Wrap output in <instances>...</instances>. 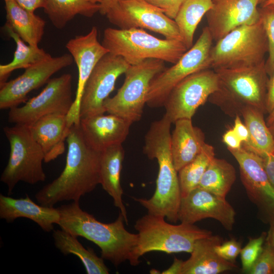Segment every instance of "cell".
I'll use <instances>...</instances> for the list:
<instances>
[{
  "label": "cell",
  "instance_id": "cell-2",
  "mask_svg": "<svg viewBox=\"0 0 274 274\" xmlns=\"http://www.w3.org/2000/svg\"><path fill=\"white\" fill-rule=\"evenodd\" d=\"M172 123L165 115L153 121L145 134L143 152L150 159H156L158 173L156 189L149 198H134L148 213L162 216L170 222L179 221L181 193L178 172L174 164L170 149Z\"/></svg>",
  "mask_w": 274,
  "mask_h": 274
},
{
  "label": "cell",
  "instance_id": "cell-47",
  "mask_svg": "<svg viewBox=\"0 0 274 274\" xmlns=\"http://www.w3.org/2000/svg\"><path fill=\"white\" fill-rule=\"evenodd\" d=\"M274 120V110L269 114L268 118L267 119L266 124L268 126L273 122Z\"/></svg>",
  "mask_w": 274,
  "mask_h": 274
},
{
  "label": "cell",
  "instance_id": "cell-21",
  "mask_svg": "<svg viewBox=\"0 0 274 274\" xmlns=\"http://www.w3.org/2000/svg\"><path fill=\"white\" fill-rule=\"evenodd\" d=\"M18 218H25L37 223L44 231L50 232L58 224L60 215L57 208L38 204L26 194L15 198L0 194V218L11 223Z\"/></svg>",
  "mask_w": 274,
  "mask_h": 274
},
{
  "label": "cell",
  "instance_id": "cell-46",
  "mask_svg": "<svg viewBox=\"0 0 274 274\" xmlns=\"http://www.w3.org/2000/svg\"><path fill=\"white\" fill-rule=\"evenodd\" d=\"M274 251V217H272L270 222V228L266 236Z\"/></svg>",
  "mask_w": 274,
  "mask_h": 274
},
{
  "label": "cell",
  "instance_id": "cell-30",
  "mask_svg": "<svg viewBox=\"0 0 274 274\" xmlns=\"http://www.w3.org/2000/svg\"><path fill=\"white\" fill-rule=\"evenodd\" d=\"M8 35L16 44V49L12 60L0 65V86L3 85L14 71L24 68L47 59L51 55L39 46H31L24 42L6 23L4 26Z\"/></svg>",
  "mask_w": 274,
  "mask_h": 274
},
{
  "label": "cell",
  "instance_id": "cell-50",
  "mask_svg": "<svg viewBox=\"0 0 274 274\" xmlns=\"http://www.w3.org/2000/svg\"><path fill=\"white\" fill-rule=\"evenodd\" d=\"M266 0H261V2H260V4L261 5L264 2H265Z\"/></svg>",
  "mask_w": 274,
  "mask_h": 274
},
{
  "label": "cell",
  "instance_id": "cell-5",
  "mask_svg": "<svg viewBox=\"0 0 274 274\" xmlns=\"http://www.w3.org/2000/svg\"><path fill=\"white\" fill-rule=\"evenodd\" d=\"M164 218L148 213L136 220L134 228L138 242L129 260L130 265H138L141 257L153 251L190 253L197 240L212 235L211 231L194 224L181 222L174 225Z\"/></svg>",
  "mask_w": 274,
  "mask_h": 274
},
{
  "label": "cell",
  "instance_id": "cell-35",
  "mask_svg": "<svg viewBox=\"0 0 274 274\" xmlns=\"http://www.w3.org/2000/svg\"><path fill=\"white\" fill-rule=\"evenodd\" d=\"M267 234L262 232L257 238H250L249 242L242 248L240 255L244 272L248 273L259 255L265 241Z\"/></svg>",
  "mask_w": 274,
  "mask_h": 274
},
{
  "label": "cell",
  "instance_id": "cell-25",
  "mask_svg": "<svg viewBox=\"0 0 274 274\" xmlns=\"http://www.w3.org/2000/svg\"><path fill=\"white\" fill-rule=\"evenodd\" d=\"M125 151L122 145L109 147L100 152V184L112 198L114 206L119 209L128 224L127 212L122 201L123 190L121 184V173Z\"/></svg>",
  "mask_w": 274,
  "mask_h": 274
},
{
  "label": "cell",
  "instance_id": "cell-48",
  "mask_svg": "<svg viewBox=\"0 0 274 274\" xmlns=\"http://www.w3.org/2000/svg\"><path fill=\"white\" fill-rule=\"evenodd\" d=\"M274 5V0H266L262 5L261 6Z\"/></svg>",
  "mask_w": 274,
  "mask_h": 274
},
{
  "label": "cell",
  "instance_id": "cell-12",
  "mask_svg": "<svg viewBox=\"0 0 274 274\" xmlns=\"http://www.w3.org/2000/svg\"><path fill=\"white\" fill-rule=\"evenodd\" d=\"M106 16L120 29H146L165 39L181 41L175 20L146 0H120L109 9Z\"/></svg>",
  "mask_w": 274,
  "mask_h": 274
},
{
  "label": "cell",
  "instance_id": "cell-19",
  "mask_svg": "<svg viewBox=\"0 0 274 274\" xmlns=\"http://www.w3.org/2000/svg\"><path fill=\"white\" fill-rule=\"evenodd\" d=\"M239 165L241 180L250 200L259 207L274 208V188L265 171L263 158L243 146L228 149Z\"/></svg>",
  "mask_w": 274,
  "mask_h": 274
},
{
  "label": "cell",
  "instance_id": "cell-11",
  "mask_svg": "<svg viewBox=\"0 0 274 274\" xmlns=\"http://www.w3.org/2000/svg\"><path fill=\"white\" fill-rule=\"evenodd\" d=\"M73 77L66 73L50 79L43 90L20 107L10 109L8 120L15 124L30 126L45 116L61 113L67 115L74 100Z\"/></svg>",
  "mask_w": 274,
  "mask_h": 274
},
{
  "label": "cell",
  "instance_id": "cell-27",
  "mask_svg": "<svg viewBox=\"0 0 274 274\" xmlns=\"http://www.w3.org/2000/svg\"><path fill=\"white\" fill-rule=\"evenodd\" d=\"M263 114L257 108L247 107L243 109L241 115L249 134L248 141L243 143V147L262 158L274 154V140Z\"/></svg>",
  "mask_w": 274,
  "mask_h": 274
},
{
  "label": "cell",
  "instance_id": "cell-40",
  "mask_svg": "<svg viewBox=\"0 0 274 274\" xmlns=\"http://www.w3.org/2000/svg\"><path fill=\"white\" fill-rule=\"evenodd\" d=\"M240 117L235 116L232 129L243 143H245L248 141L249 134L247 126L243 123Z\"/></svg>",
  "mask_w": 274,
  "mask_h": 274
},
{
  "label": "cell",
  "instance_id": "cell-14",
  "mask_svg": "<svg viewBox=\"0 0 274 274\" xmlns=\"http://www.w3.org/2000/svg\"><path fill=\"white\" fill-rule=\"evenodd\" d=\"M130 66L120 56L110 53L97 62L87 80L82 94L80 118L105 114V100L114 90L117 79Z\"/></svg>",
  "mask_w": 274,
  "mask_h": 274
},
{
  "label": "cell",
  "instance_id": "cell-28",
  "mask_svg": "<svg viewBox=\"0 0 274 274\" xmlns=\"http://www.w3.org/2000/svg\"><path fill=\"white\" fill-rule=\"evenodd\" d=\"M101 0H46L44 8L52 25L61 29L77 15L92 17L99 12Z\"/></svg>",
  "mask_w": 274,
  "mask_h": 274
},
{
  "label": "cell",
  "instance_id": "cell-20",
  "mask_svg": "<svg viewBox=\"0 0 274 274\" xmlns=\"http://www.w3.org/2000/svg\"><path fill=\"white\" fill-rule=\"evenodd\" d=\"M132 123L114 114H100L81 118L79 127L87 145L101 152L111 146L122 145Z\"/></svg>",
  "mask_w": 274,
  "mask_h": 274
},
{
  "label": "cell",
  "instance_id": "cell-37",
  "mask_svg": "<svg viewBox=\"0 0 274 274\" xmlns=\"http://www.w3.org/2000/svg\"><path fill=\"white\" fill-rule=\"evenodd\" d=\"M241 243L235 239H231L215 247L217 254L223 259L234 263L242 250Z\"/></svg>",
  "mask_w": 274,
  "mask_h": 274
},
{
  "label": "cell",
  "instance_id": "cell-3",
  "mask_svg": "<svg viewBox=\"0 0 274 274\" xmlns=\"http://www.w3.org/2000/svg\"><path fill=\"white\" fill-rule=\"evenodd\" d=\"M57 209L60 215L58 225L61 229L93 242L100 249L101 257L115 266L129 261L138 244V234L126 229L121 213L115 221L106 223L83 211L78 201L61 205Z\"/></svg>",
  "mask_w": 274,
  "mask_h": 274
},
{
  "label": "cell",
  "instance_id": "cell-32",
  "mask_svg": "<svg viewBox=\"0 0 274 274\" xmlns=\"http://www.w3.org/2000/svg\"><path fill=\"white\" fill-rule=\"evenodd\" d=\"M212 0H186L174 19L181 41L189 49L193 45L196 28L204 15L212 8Z\"/></svg>",
  "mask_w": 274,
  "mask_h": 274
},
{
  "label": "cell",
  "instance_id": "cell-33",
  "mask_svg": "<svg viewBox=\"0 0 274 274\" xmlns=\"http://www.w3.org/2000/svg\"><path fill=\"white\" fill-rule=\"evenodd\" d=\"M215 156L214 147L206 143L200 154L178 172L182 197L198 187L202 176Z\"/></svg>",
  "mask_w": 274,
  "mask_h": 274
},
{
  "label": "cell",
  "instance_id": "cell-52",
  "mask_svg": "<svg viewBox=\"0 0 274 274\" xmlns=\"http://www.w3.org/2000/svg\"><path fill=\"white\" fill-rule=\"evenodd\" d=\"M273 274H274V271H273Z\"/></svg>",
  "mask_w": 274,
  "mask_h": 274
},
{
  "label": "cell",
  "instance_id": "cell-1",
  "mask_svg": "<svg viewBox=\"0 0 274 274\" xmlns=\"http://www.w3.org/2000/svg\"><path fill=\"white\" fill-rule=\"evenodd\" d=\"M66 141L67 153L63 171L35 195L42 206L54 207L63 201H79L100 184V152L87 145L79 124L70 127Z\"/></svg>",
  "mask_w": 274,
  "mask_h": 274
},
{
  "label": "cell",
  "instance_id": "cell-43",
  "mask_svg": "<svg viewBox=\"0 0 274 274\" xmlns=\"http://www.w3.org/2000/svg\"><path fill=\"white\" fill-rule=\"evenodd\" d=\"M262 158L268 180L274 188V154L266 155Z\"/></svg>",
  "mask_w": 274,
  "mask_h": 274
},
{
  "label": "cell",
  "instance_id": "cell-31",
  "mask_svg": "<svg viewBox=\"0 0 274 274\" xmlns=\"http://www.w3.org/2000/svg\"><path fill=\"white\" fill-rule=\"evenodd\" d=\"M235 180L233 166L225 159L215 157L202 176L198 187L226 198Z\"/></svg>",
  "mask_w": 274,
  "mask_h": 274
},
{
  "label": "cell",
  "instance_id": "cell-15",
  "mask_svg": "<svg viewBox=\"0 0 274 274\" xmlns=\"http://www.w3.org/2000/svg\"><path fill=\"white\" fill-rule=\"evenodd\" d=\"M73 62L72 55L65 53L51 56L25 68L22 74L0 86L1 109H10L25 102L29 93L47 83L53 75Z\"/></svg>",
  "mask_w": 274,
  "mask_h": 274
},
{
  "label": "cell",
  "instance_id": "cell-23",
  "mask_svg": "<svg viewBox=\"0 0 274 274\" xmlns=\"http://www.w3.org/2000/svg\"><path fill=\"white\" fill-rule=\"evenodd\" d=\"M223 242L222 237L213 234L197 240L190 257L183 261L181 274H218L236 268L216 252L215 247Z\"/></svg>",
  "mask_w": 274,
  "mask_h": 274
},
{
  "label": "cell",
  "instance_id": "cell-26",
  "mask_svg": "<svg viewBox=\"0 0 274 274\" xmlns=\"http://www.w3.org/2000/svg\"><path fill=\"white\" fill-rule=\"evenodd\" d=\"M6 23L26 43L39 46L44 34L45 21L14 0H5Z\"/></svg>",
  "mask_w": 274,
  "mask_h": 274
},
{
  "label": "cell",
  "instance_id": "cell-6",
  "mask_svg": "<svg viewBox=\"0 0 274 274\" xmlns=\"http://www.w3.org/2000/svg\"><path fill=\"white\" fill-rule=\"evenodd\" d=\"M109 52L120 56L130 65L148 59L176 63L188 50L182 41L161 39L141 28L105 29L101 42Z\"/></svg>",
  "mask_w": 274,
  "mask_h": 274
},
{
  "label": "cell",
  "instance_id": "cell-7",
  "mask_svg": "<svg viewBox=\"0 0 274 274\" xmlns=\"http://www.w3.org/2000/svg\"><path fill=\"white\" fill-rule=\"evenodd\" d=\"M268 52L267 38L260 19L252 24L238 27L212 46L211 68H240L265 62Z\"/></svg>",
  "mask_w": 274,
  "mask_h": 274
},
{
  "label": "cell",
  "instance_id": "cell-39",
  "mask_svg": "<svg viewBox=\"0 0 274 274\" xmlns=\"http://www.w3.org/2000/svg\"><path fill=\"white\" fill-rule=\"evenodd\" d=\"M222 141L227 145L228 149H238L242 147V141L232 128L228 129L224 133Z\"/></svg>",
  "mask_w": 274,
  "mask_h": 274
},
{
  "label": "cell",
  "instance_id": "cell-24",
  "mask_svg": "<svg viewBox=\"0 0 274 274\" xmlns=\"http://www.w3.org/2000/svg\"><path fill=\"white\" fill-rule=\"evenodd\" d=\"M174 124L170 149L174 164L178 172L200 154L206 143L203 131L193 125L192 119H179Z\"/></svg>",
  "mask_w": 274,
  "mask_h": 274
},
{
  "label": "cell",
  "instance_id": "cell-42",
  "mask_svg": "<svg viewBox=\"0 0 274 274\" xmlns=\"http://www.w3.org/2000/svg\"><path fill=\"white\" fill-rule=\"evenodd\" d=\"M23 8L32 12L39 8H44L46 0H14Z\"/></svg>",
  "mask_w": 274,
  "mask_h": 274
},
{
  "label": "cell",
  "instance_id": "cell-18",
  "mask_svg": "<svg viewBox=\"0 0 274 274\" xmlns=\"http://www.w3.org/2000/svg\"><path fill=\"white\" fill-rule=\"evenodd\" d=\"M206 14L208 27L216 42L235 28L260 20L261 0H212Z\"/></svg>",
  "mask_w": 274,
  "mask_h": 274
},
{
  "label": "cell",
  "instance_id": "cell-10",
  "mask_svg": "<svg viewBox=\"0 0 274 274\" xmlns=\"http://www.w3.org/2000/svg\"><path fill=\"white\" fill-rule=\"evenodd\" d=\"M213 41L208 26H205L196 42L179 60L152 79L146 105L151 108L163 107L170 92L179 83L195 73L211 68Z\"/></svg>",
  "mask_w": 274,
  "mask_h": 274
},
{
  "label": "cell",
  "instance_id": "cell-22",
  "mask_svg": "<svg viewBox=\"0 0 274 274\" xmlns=\"http://www.w3.org/2000/svg\"><path fill=\"white\" fill-rule=\"evenodd\" d=\"M28 126L34 139L45 154V162L54 160L64 152V142L70 128L67 124V115L50 114Z\"/></svg>",
  "mask_w": 274,
  "mask_h": 274
},
{
  "label": "cell",
  "instance_id": "cell-53",
  "mask_svg": "<svg viewBox=\"0 0 274 274\" xmlns=\"http://www.w3.org/2000/svg\"><path fill=\"white\" fill-rule=\"evenodd\" d=\"M5 1V0H4Z\"/></svg>",
  "mask_w": 274,
  "mask_h": 274
},
{
  "label": "cell",
  "instance_id": "cell-51",
  "mask_svg": "<svg viewBox=\"0 0 274 274\" xmlns=\"http://www.w3.org/2000/svg\"><path fill=\"white\" fill-rule=\"evenodd\" d=\"M272 213H273V215H274V208H273V209L272 210Z\"/></svg>",
  "mask_w": 274,
  "mask_h": 274
},
{
  "label": "cell",
  "instance_id": "cell-17",
  "mask_svg": "<svg viewBox=\"0 0 274 274\" xmlns=\"http://www.w3.org/2000/svg\"><path fill=\"white\" fill-rule=\"evenodd\" d=\"M236 213L225 198L198 187L182 197L179 211L181 222L194 224L206 218L219 221L227 230H231Z\"/></svg>",
  "mask_w": 274,
  "mask_h": 274
},
{
  "label": "cell",
  "instance_id": "cell-44",
  "mask_svg": "<svg viewBox=\"0 0 274 274\" xmlns=\"http://www.w3.org/2000/svg\"><path fill=\"white\" fill-rule=\"evenodd\" d=\"M183 260L175 258L172 265L166 270L163 271V274H181Z\"/></svg>",
  "mask_w": 274,
  "mask_h": 274
},
{
  "label": "cell",
  "instance_id": "cell-36",
  "mask_svg": "<svg viewBox=\"0 0 274 274\" xmlns=\"http://www.w3.org/2000/svg\"><path fill=\"white\" fill-rule=\"evenodd\" d=\"M273 271L274 251L266 237L262 250L248 273L273 274Z\"/></svg>",
  "mask_w": 274,
  "mask_h": 274
},
{
  "label": "cell",
  "instance_id": "cell-38",
  "mask_svg": "<svg viewBox=\"0 0 274 274\" xmlns=\"http://www.w3.org/2000/svg\"><path fill=\"white\" fill-rule=\"evenodd\" d=\"M161 10L169 18L175 19L186 0H146Z\"/></svg>",
  "mask_w": 274,
  "mask_h": 274
},
{
  "label": "cell",
  "instance_id": "cell-49",
  "mask_svg": "<svg viewBox=\"0 0 274 274\" xmlns=\"http://www.w3.org/2000/svg\"><path fill=\"white\" fill-rule=\"evenodd\" d=\"M272 134L273 140H274V120L273 122L268 126Z\"/></svg>",
  "mask_w": 274,
  "mask_h": 274
},
{
  "label": "cell",
  "instance_id": "cell-45",
  "mask_svg": "<svg viewBox=\"0 0 274 274\" xmlns=\"http://www.w3.org/2000/svg\"><path fill=\"white\" fill-rule=\"evenodd\" d=\"M120 0H101V8L99 13L106 15L109 9Z\"/></svg>",
  "mask_w": 274,
  "mask_h": 274
},
{
  "label": "cell",
  "instance_id": "cell-4",
  "mask_svg": "<svg viewBox=\"0 0 274 274\" xmlns=\"http://www.w3.org/2000/svg\"><path fill=\"white\" fill-rule=\"evenodd\" d=\"M217 73L218 89L209 98L231 117L241 116L247 107L266 111L267 83L269 77L265 61L252 67L214 70Z\"/></svg>",
  "mask_w": 274,
  "mask_h": 274
},
{
  "label": "cell",
  "instance_id": "cell-41",
  "mask_svg": "<svg viewBox=\"0 0 274 274\" xmlns=\"http://www.w3.org/2000/svg\"><path fill=\"white\" fill-rule=\"evenodd\" d=\"M266 109L268 114L274 110V73L269 77L267 83Z\"/></svg>",
  "mask_w": 274,
  "mask_h": 274
},
{
  "label": "cell",
  "instance_id": "cell-9",
  "mask_svg": "<svg viewBox=\"0 0 274 274\" xmlns=\"http://www.w3.org/2000/svg\"><path fill=\"white\" fill-rule=\"evenodd\" d=\"M165 61L148 59L135 65H130L124 73L122 86L112 97L104 102L106 112L121 117L132 124L139 121L152 79L165 68Z\"/></svg>",
  "mask_w": 274,
  "mask_h": 274
},
{
  "label": "cell",
  "instance_id": "cell-29",
  "mask_svg": "<svg viewBox=\"0 0 274 274\" xmlns=\"http://www.w3.org/2000/svg\"><path fill=\"white\" fill-rule=\"evenodd\" d=\"M52 236L56 248L63 255L77 256L84 266L88 274H108L110 270L104 259L99 257L93 249H86L75 236L63 229L53 230Z\"/></svg>",
  "mask_w": 274,
  "mask_h": 274
},
{
  "label": "cell",
  "instance_id": "cell-8",
  "mask_svg": "<svg viewBox=\"0 0 274 274\" xmlns=\"http://www.w3.org/2000/svg\"><path fill=\"white\" fill-rule=\"evenodd\" d=\"M4 132L8 140L10 152L8 163L2 173L1 181L11 194L20 181L33 185L45 181L43 168L45 154L34 139L27 125L5 126Z\"/></svg>",
  "mask_w": 274,
  "mask_h": 274
},
{
  "label": "cell",
  "instance_id": "cell-13",
  "mask_svg": "<svg viewBox=\"0 0 274 274\" xmlns=\"http://www.w3.org/2000/svg\"><path fill=\"white\" fill-rule=\"evenodd\" d=\"M216 72L210 68L195 73L179 83L171 91L165 103L164 115L172 123L190 119L198 108L218 88Z\"/></svg>",
  "mask_w": 274,
  "mask_h": 274
},
{
  "label": "cell",
  "instance_id": "cell-34",
  "mask_svg": "<svg viewBox=\"0 0 274 274\" xmlns=\"http://www.w3.org/2000/svg\"><path fill=\"white\" fill-rule=\"evenodd\" d=\"M259 14L268 40V57L265 68L270 77L274 73V5L261 6Z\"/></svg>",
  "mask_w": 274,
  "mask_h": 274
},
{
  "label": "cell",
  "instance_id": "cell-16",
  "mask_svg": "<svg viewBox=\"0 0 274 274\" xmlns=\"http://www.w3.org/2000/svg\"><path fill=\"white\" fill-rule=\"evenodd\" d=\"M65 47L77 65L78 79L75 99L67 115L69 127L79 125L80 105L85 84L95 66L108 50L98 40V30L93 26L86 35L76 36L71 39Z\"/></svg>",
  "mask_w": 274,
  "mask_h": 274
}]
</instances>
